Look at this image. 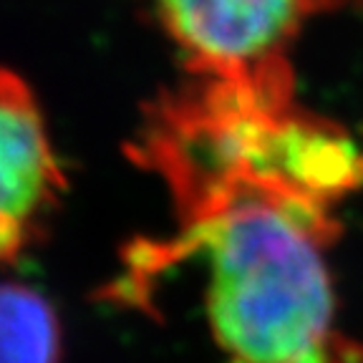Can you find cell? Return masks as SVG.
I'll list each match as a JSON object with an SVG mask.
<instances>
[{"label":"cell","instance_id":"4","mask_svg":"<svg viewBox=\"0 0 363 363\" xmlns=\"http://www.w3.org/2000/svg\"><path fill=\"white\" fill-rule=\"evenodd\" d=\"M61 351L53 303L26 283H0V363H61Z\"/></svg>","mask_w":363,"mask_h":363},{"label":"cell","instance_id":"3","mask_svg":"<svg viewBox=\"0 0 363 363\" xmlns=\"http://www.w3.org/2000/svg\"><path fill=\"white\" fill-rule=\"evenodd\" d=\"M63 182L33 91L0 66V262H16L43 238Z\"/></svg>","mask_w":363,"mask_h":363},{"label":"cell","instance_id":"1","mask_svg":"<svg viewBox=\"0 0 363 363\" xmlns=\"http://www.w3.org/2000/svg\"><path fill=\"white\" fill-rule=\"evenodd\" d=\"M179 233L136 270L194 260L220 363H363L338 328L328 247L333 207L250 177L169 189Z\"/></svg>","mask_w":363,"mask_h":363},{"label":"cell","instance_id":"2","mask_svg":"<svg viewBox=\"0 0 363 363\" xmlns=\"http://www.w3.org/2000/svg\"><path fill=\"white\" fill-rule=\"evenodd\" d=\"M197 79L293 86L288 48L323 0H144Z\"/></svg>","mask_w":363,"mask_h":363},{"label":"cell","instance_id":"5","mask_svg":"<svg viewBox=\"0 0 363 363\" xmlns=\"http://www.w3.org/2000/svg\"><path fill=\"white\" fill-rule=\"evenodd\" d=\"M325 3H328V0H323V6H325Z\"/></svg>","mask_w":363,"mask_h":363}]
</instances>
